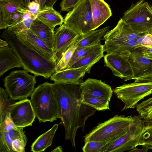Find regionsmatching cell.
<instances>
[{
  "instance_id": "30bf717a",
  "label": "cell",
  "mask_w": 152,
  "mask_h": 152,
  "mask_svg": "<svg viewBox=\"0 0 152 152\" xmlns=\"http://www.w3.org/2000/svg\"><path fill=\"white\" fill-rule=\"evenodd\" d=\"M128 61L135 81L152 82V60L143 56L137 48L130 51Z\"/></svg>"
},
{
  "instance_id": "d6986e66",
  "label": "cell",
  "mask_w": 152,
  "mask_h": 152,
  "mask_svg": "<svg viewBox=\"0 0 152 152\" xmlns=\"http://www.w3.org/2000/svg\"><path fill=\"white\" fill-rule=\"evenodd\" d=\"M26 10L18 0H0V29L7 28V21L14 13Z\"/></svg>"
},
{
  "instance_id": "8d00e7d4",
  "label": "cell",
  "mask_w": 152,
  "mask_h": 152,
  "mask_svg": "<svg viewBox=\"0 0 152 152\" xmlns=\"http://www.w3.org/2000/svg\"><path fill=\"white\" fill-rule=\"evenodd\" d=\"M140 47L152 48V35L147 33L136 39V44L134 49Z\"/></svg>"
},
{
  "instance_id": "e575fe53",
  "label": "cell",
  "mask_w": 152,
  "mask_h": 152,
  "mask_svg": "<svg viewBox=\"0 0 152 152\" xmlns=\"http://www.w3.org/2000/svg\"><path fill=\"white\" fill-rule=\"evenodd\" d=\"M12 140L8 132L5 130L0 129V152H12Z\"/></svg>"
},
{
  "instance_id": "484cf974",
  "label": "cell",
  "mask_w": 152,
  "mask_h": 152,
  "mask_svg": "<svg viewBox=\"0 0 152 152\" xmlns=\"http://www.w3.org/2000/svg\"><path fill=\"white\" fill-rule=\"evenodd\" d=\"M136 44V39H131L118 43L105 41L103 45V50L107 54H120L130 52L134 49Z\"/></svg>"
},
{
  "instance_id": "6da1fadb",
  "label": "cell",
  "mask_w": 152,
  "mask_h": 152,
  "mask_svg": "<svg viewBox=\"0 0 152 152\" xmlns=\"http://www.w3.org/2000/svg\"><path fill=\"white\" fill-rule=\"evenodd\" d=\"M57 96L60 109V124L64 127L65 139L70 140L72 146H76L77 131H83L85 123L96 110L84 104L82 101L80 85L53 84Z\"/></svg>"
},
{
  "instance_id": "bcb514c9",
  "label": "cell",
  "mask_w": 152,
  "mask_h": 152,
  "mask_svg": "<svg viewBox=\"0 0 152 152\" xmlns=\"http://www.w3.org/2000/svg\"><path fill=\"white\" fill-rule=\"evenodd\" d=\"M9 45V44L6 41L1 39L0 40V48L5 47Z\"/></svg>"
},
{
  "instance_id": "e0dca14e",
  "label": "cell",
  "mask_w": 152,
  "mask_h": 152,
  "mask_svg": "<svg viewBox=\"0 0 152 152\" xmlns=\"http://www.w3.org/2000/svg\"><path fill=\"white\" fill-rule=\"evenodd\" d=\"M146 33L134 31L121 18L115 27L104 36V39L106 42L118 43L131 39H136Z\"/></svg>"
},
{
  "instance_id": "7dc6e473",
  "label": "cell",
  "mask_w": 152,
  "mask_h": 152,
  "mask_svg": "<svg viewBox=\"0 0 152 152\" xmlns=\"http://www.w3.org/2000/svg\"><path fill=\"white\" fill-rule=\"evenodd\" d=\"M51 152H63L62 148L61 146H58L54 149Z\"/></svg>"
},
{
  "instance_id": "277c9868",
  "label": "cell",
  "mask_w": 152,
  "mask_h": 152,
  "mask_svg": "<svg viewBox=\"0 0 152 152\" xmlns=\"http://www.w3.org/2000/svg\"><path fill=\"white\" fill-rule=\"evenodd\" d=\"M134 120V116L116 115L95 127L84 136V142L103 141L120 137L128 131Z\"/></svg>"
},
{
  "instance_id": "f6af8a7d",
  "label": "cell",
  "mask_w": 152,
  "mask_h": 152,
  "mask_svg": "<svg viewBox=\"0 0 152 152\" xmlns=\"http://www.w3.org/2000/svg\"><path fill=\"white\" fill-rule=\"evenodd\" d=\"M22 5L27 10L28 4L30 2V0H18Z\"/></svg>"
},
{
  "instance_id": "5b68a950",
  "label": "cell",
  "mask_w": 152,
  "mask_h": 152,
  "mask_svg": "<svg viewBox=\"0 0 152 152\" xmlns=\"http://www.w3.org/2000/svg\"><path fill=\"white\" fill-rule=\"evenodd\" d=\"M28 72L25 69L13 71L3 79L5 89L12 99H27L34 91L36 77Z\"/></svg>"
},
{
  "instance_id": "7a4b0ae2",
  "label": "cell",
  "mask_w": 152,
  "mask_h": 152,
  "mask_svg": "<svg viewBox=\"0 0 152 152\" xmlns=\"http://www.w3.org/2000/svg\"><path fill=\"white\" fill-rule=\"evenodd\" d=\"M21 62L23 68L34 74L48 78L55 72L56 64L25 43L14 32L6 29L1 34Z\"/></svg>"
},
{
  "instance_id": "f546056e",
  "label": "cell",
  "mask_w": 152,
  "mask_h": 152,
  "mask_svg": "<svg viewBox=\"0 0 152 152\" xmlns=\"http://www.w3.org/2000/svg\"><path fill=\"white\" fill-rule=\"evenodd\" d=\"M148 149H152V120H145L142 132L137 144Z\"/></svg>"
},
{
  "instance_id": "c3c4849f",
  "label": "cell",
  "mask_w": 152,
  "mask_h": 152,
  "mask_svg": "<svg viewBox=\"0 0 152 152\" xmlns=\"http://www.w3.org/2000/svg\"><path fill=\"white\" fill-rule=\"evenodd\" d=\"M148 33H149L152 35V29L149 31Z\"/></svg>"
},
{
  "instance_id": "603a6c76",
  "label": "cell",
  "mask_w": 152,
  "mask_h": 152,
  "mask_svg": "<svg viewBox=\"0 0 152 152\" xmlns=\"http://www.w3.org/2000/svg\"><path fill=\"white\" fill-rule=\"evenodd\" d=\"M109 26L96 30H92L84 35L75 43L77 47L88 46L100 43L104 36L109 31Z\"/></svg>"
},
{
  "instance_id": "74e56055",
  "label": "cell",
  "mask_w": 152,
  "mask_h": 152,
  "mask_svg": "<svg viewBox=\"0 0 152 152\" xmlns=\"http://www.w3.org/2000/svg\"><path fill=\"white\" fill-rule=\"evenodd\" d=\"M24 13L17 12L13 14L7 21V28L13 26L21 21L23 19Z\"/></svg>"
},
{
  "instance_id": "ffe728a7",
  "label": "cell",
  "mask_w": 152,
  "mask_h": 152,
  "mask_svg": "<svg viewBox=\"0 0 152 152\" xmlns=\"http://www.w3.org/2000/svg\"><path fill=\"white\" fill-rule=\"evenodd\" d=\"M23 68V65L9 46L0 48V76L14 68Z\"/></svg>"
},
{
  "instance_id": "ba28073f",
  "label": "cell",
  "mask_w": 152,
  "mask_h": 152,
  "mask_svg": "<svg viewBox=\"0 0 152 152\" xmlns=\"http://www.w3.org/2000/svg\"><path fill=\"white\" fill-rule=\"evenodd\" d=\"M64 24L81 35L92 31L93 20L89 0H82L67 13Z\"/></svg>"
},
{
  "instance_id": "d590c367",
  "label": "cell",
  "mask_w": 152,
  "mask_h": 152,
  "mask_svg": "<svg viewBox=\"0 0 152 152\" xmlns=\"http://www.w3.org/2000/svg\"><path fill=\"white\" fill-rule=\"evenodd\" d=\"M98 44L77 47L66 69H68L74 64L86 55Z\"/></svg>"
},
{
  "instance_id": "83f0119b",
  "label": "cell",
  "mask_w": 152,
  "mask_h": 152,
  "mask_svg": "<svg viewBox=\"0 0 152 152\" xmlns=\"http://www.w3.org/2000/svg\"><path fill=\"white\" fill-rule=\"evenodd\" d=\"M23 128L15 126L11 119H7L0 124V129L7 131L12 141L19 139L23 141L26 145L27 139L23 131Z\"/></svg>"
},
{
  "instance_id": "9c48e42d",
  "label": "cell",
  "mask_w": 152,
  "mask_h": 152,
  "mask_svg": "<svg viewBox=\"0 0 152 152\" xmlns=\"http://www.w3.org/2000/svg\"><path fill=\"white\" fill-rule=\"evenodd\" d=\"M134 116V120L128 131L116 139L105 152H122L130 151L137 146L145 120L140 116Z\"/></svg>"
},
{
  "instance_id": "681fc988",
  "label": "cell",
  "mask_w": 152,
  "mask_h": 152,
  "mask_svg": "<svg viewBox=\"0 0 152 152\" xmlns=\"http://www.w3.org/2000/svg\"></svg>"
},
{
  "instance_id": "d6a6232c",
  "label": "cell",
  "mask_w": 152,
  "mask_h": 152,
  "mask_svg": "<svg viewBox=\"0 0 152 152\" xmlns=\"http://www.w3.org/2000/svg\"><path fill=\"white\" fill-rule=\"evenodd\" d=\"M37 18L28 10L23 14V20L15 25L7 29L13 32L16 33L23 30L30 29L31 25Z\"/></svg>"
},
{
  "instance_id": "44dd1931",
  "label": "cell",
  "mask_w": 152,
  "mask_h": 152,
  "mask_svg": "<svg viewBox=\"0 0 152 152\" xmlns=\"http://www.w3.org/2000/svg\"><path fill=\"white\" fill-rule=\"evenodd\" d=\"M30 29L38 38L53 50L54 42V30L37 18L33 22Z\"/></svg>"
},
{
  "instance_id": "4316f807",
  "label": "cell",
  "mask_w": 152,
  "mask_h": 152,
  "mask_svg": "<svg viewBox=\"0 0 152 152\" xmlns=\"http://www.w3.org/2000/svg\"><path fill=\"white\" fill-rule=\"evenodd\" d=\"M5 89L0 88V124L10 118V112L12 105L16 102L10 97Z\"/></svg>"
},
{
  "instance_id": "f1b7e54d",
  "label": "cell",
  "mask_w": 152,
  "mask_h": 152,
  "mask_svg": "<svg viewBox=\"0 0 152 152\" xmlns=\"http://www.w3.org/2000/svg\"><path fill=\"white\" fill-rule=\"evenodd\" d=\"M119 137L103 141H91L85 143L82 148L84 152H105L113 142Z\"/></svg>"
},
{
  "instance_id": "7bdbcfd3",
  "label": "cell",
  "mask_w": 152,
  "mask_h": 152,
  "mask_svg": "<svg viewBox=\"0 0 152 152\" xmlns=\"http://www.w3.org/2000/svg\"><path fill=\"white\" fill-rule=\"evenodd\" d=\"M137 48L143 56L152 60V48L140 47Z\"/></svg>"
},
{
  "instance_id": "7c38bea8",
  "label": "cell",
  "mask_w": 152,
  "mask_h": 152,
  "mask_svg": "<svg viewBox=\"0 0 152 152\" xmlns=\"http://www.w3.org/2000/svg\"><path fill=\"white\" fill-rule=\"evenodd\" d=\"M130 53L121 55L107 53L104 56V66L110 69L114 75L124 81L132 80L133 76L132 67L128 61Z\"/></svg>"
},
{
  "instance_id": "b9f144b4",
  "label": "cell",
  "mask_w": 152,
  "mask_h": 152,
  "mask_svg": "<svg viewBox=\"0 0 152 152\" xmlns=\"http://www.w3.org/2000/svg\"><path fill=\"white\" fill-rule=\"evenodd\" d=\"M39 5V11L49 8L53 7L57 0H37Z\"/></svg>"
},
{
  "instance_id": "f35d334b",
  "label": "cell",
  "mask_w": 152,
  "mask_h": 152,
  "mask_svg": "<svg viewBox=\"0 0 152 152\" xmlns=\"http://www.w3.org/2000/svg\"><path fill=\"white\" fill-rule=\"evenodd\" d=\"M82 0H62L60 4L61 11H68L72 9Z\"/></svg>"
},
{
  "instance_id": "3957f363",
  "label": "cell",
  "mask_w": 152,
  "mask_h": 152,
  "mask_svg": "<svg viewBox=\"0 0 152 152\" xmlns=\"http://www.w3.org/2000/svg\"><path fill=\"white\" fill-rule=\"evenodd\" d=\"M30 102L39 123L53 122L60 117L59 103L53 84L39 85L30 96Z\"/></svg>"
},
{
  "instance_id": "d4e9b609",
  "label": "cell",
  "mask_w": 152,
  "mask_h": 152,
  "mask_svg": "<svg viewBox=\"0 0 152 152\" xmlns=\"http://www.w3.org/2000/svg\"><path fill=\"white\" fill-rule=\"evenodd\" d=\"M54 30L55 27L61 25L64 22V19L60 14L53 7L48 8L40 11L37 18Z\"/></svg>"
},
{
  "instance_id": "52a82bcc",
  "label": "cell",
  "mask_w": 152,
  "mask_h": 152,
  "mask_svg": "<svg viewBox=\"0 0 152 152\" xmlns=\"http://www.w3.org/2000/svg\"><path fill=\"white\" fill-rule=\"evenodd\" d=\"M113 91L124 104L121 111L134 109L140 101L152 94V82L134 81L116 87Z\"/></svg>"
},
{
  "instance_id": "9a60e30c",
  "label": "cell",
  "mask_w": 152,
  "mask_h": 152,
  "mask_svg": "<svg viewBox=\"0 0 152 152\" xmlns=\"http://www.w3.org/2000/svg\"><path fill=\"white\" fill-rule=\"evenodd\" d=\"M15 33L25 43L48 60L56 64L57 57L53 50L38 38L30 29Z\"/></svg>"
},
{
  "instance_id": "60d3db41",
  "label": "cell",
  "mask_w": 152,
  "mask_h": 152,
  "mask_svg": "<svg viewBox=\"0 0 152 152\" xmlns=\"http://www.w3.org/2000/svg\"><path fill=\"white\" fill-rule=\"evenodd\" d=\"M34 16L37 18V15L39 12V5L37 0L30 2L28 4L27 10Z\"/></svg>"
},
{
  "instance_id": "8fae6325",
  "label": "cell",
  "mask_w": 152,
  "mask_h": 152,
  "mask_svg": "<svg viewBox=\"0 0 152 152\" xmlns=\"http://www.w3.org/2000/svg\"><path fill=\"white\" fill-rule=\"evenodd\" d=\"M10 116L15 126L22 128L32 126L36 117L30 100L27 99L13 104L11 108Z\"/></svg>"
},
{
  "instance_id": "5bb4252c",
  "label": "cell",
  "mask_w": 152,
  "mask_h": 152,
  "mask_svg": "<svg viewBox=\"0 0 152 152\" xmlns=\"http://www.w3.org/2000/svg\"><path fill=\"white\" fill-rule=\"evenodd\" d=\"M82 97L102 98L110 101L113 91L109 85L96 79L88 78L80 85Z\"/></svg>"
},
{
  "instance_id": "8992f818",
  "label": "cell",
  "mask_w": 152,
  "mask_h": 152,
  "mask_svg": "<svg viewBox=\"0 0 152 152\" xmlns=\"http://www.w3.org/2000/svg\"><path fill=\"white\" fill-rule=\"evenodd\" d=\"M134 31L148 33L152 29V7L145 0L132 3L121 18Z\"/></svg>"
},
{
  "instance_id": "7402d4cb",
  "label": "cell",
  "mask_w": 152,
  "mask_h": 152,
  "mask_svg": "<svg viewBox=\"0 0 152 152\" xmlns=\"http://www.w3.org/2000/svg\"><path fill=\"white\" fill-rule=\"evenodd\" d=\"M104 52L103 45L99 43L68 69L77 68L88 65L93 66L104 57Z\"/></svg>"
},
{
  "instance_id": "ab89813d",
  "label": "cell",
  "mask_w": 152,
  "mask_h": 152,
  "mask_svg": "<svg viewBox=\"0 0 152 152\" xmlns=\"http://www.w3.org/2000/svg\"><path fill=\"white\" fill-rule=\"evenodd\" d=\"M26 144L23 141L16 139L12 141V146L13 152H25Z\"/></svg>"
},
{
  "instance_id": "4fadbf2b",
  "label": "cell",
  "mask_w": 152,
  "mask_h": 152,
  "mask_svg": "<svg viewBox=\"0 0 152 152\" xmlns=\"http://www.w3.org/2000/svg\"><path fill=\"white\" fill-rule=\"evenodd\" d=\"M81 36L64 23L55 30L53 50L57 56V61L62 53L74 44Z\"/></svg>"
},
{
  "instance_id": "1f68e13d",
  "label": "cell",
  "mask_w": 152,
  "mask_h": 152,
  "mask_svg": "<svg viewBox=\"0 0 152 152\" xmlns=\"http://www.w3.org/2000/svg\"><path fill=\"white\" fill-rule=\"evenodd\" d=\"M83 103L86 105L99 111L110 110V101L102 98L82 97Z\"/></svg>"
},
{
  "instance_id": "ac0fdd59",
  "label": "cell",
  "mask_w": 152,
  "mask_h": 152,
  "mask_svg": "<svg viewBox=\"0 0 152 152\" xmlns=\"http://www.w3.org/2000/svg\"><path fill=\"white\" fill-rule=\"evenodd\" d=\"M93 20L92 30H95L112 15L109 5L104 0H89Z\"/></svg>"
},
{
  "instance_id": "cb8c5ba5",
  "label": "cell",
  "mask_w": 152,
  "mask_h": 152,
  "mask_svg": "<svg viewBox=\"0 0 152 152\" xmlns=\"http://www.w3.org/2000/svg\"><path fill=\"white\" fill-rule=\"evenodd\" d=\"M58 125V124H55L50 129L38 137L32 143L31 151L33 152H42L51 145Z\"/></svg>"
},
{
  "instance_id": "2e32d148",
  "label": "cell",
  "mask_w": 152,
  "mask_h": 152,
  "mask_svg": "<svg viewBox=\"0 0 152 152\" xmlns=\"http://www.w3.org/2000/svg\"><path fill=\"white\" fill-rule=\"evenodd\" d=\"M93 66L88 65L75 69H69L55 72L50 77L54 83L80 85L86 73H89Z\"/></svg>"
},
{
  "instance_id": "ee69618b",
  "label": "cell",
  "mask_w": 152,
  "mask_h": 152,
  "mask_svg": "<svg viewBox=\"0 0 152 152\" xmlns=\"http://www.w3.org/2000/svg\"><path fill=\"white\" fill-rule=\"evenodd\" d=\"M148 150V149L142 146V148H139L136 147L129 151L133 152H147Z\"/></svg>"
},
{
  "instance_id": "836d02e7",
  "label": "cell",
  "mask_w": 152,
  "mask_h": 152,
  "mask_svg": "<svg viewBox=\"0 0 152 152\" xmlns=\"http://www.w3.org/2000/svg\"><path fill=\"white\" fill-rule=\"evenodd\" d=\"M136 107L142 119L145 121L152 120V97L138 104Z\"/></svg>"
},
{
  "instance_id": "4dcf8cb0",
  "label": "cell",
  "mask_w": 152,
  "mask_h": 152,
  "mask_svg": "<svg viewBox=\"0 0 152 152\" xmlns=\"http://www.w3.org/2000/svg\"><path fill=\"white\" fill-rule=\"evenodd\" d=\"M77 47L75 43L62 53L57 61L55 72L66 69Z\"/></svg>"
}]
</instances>
